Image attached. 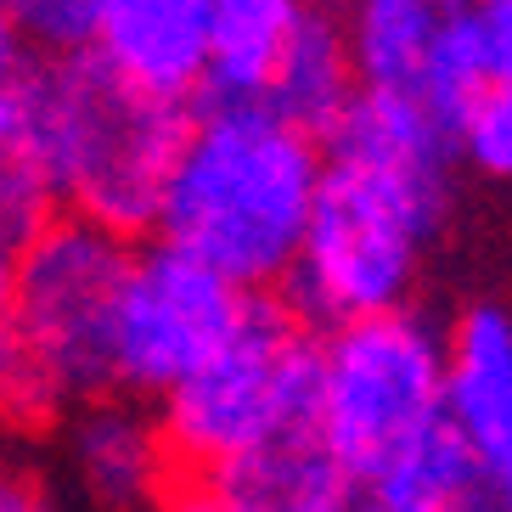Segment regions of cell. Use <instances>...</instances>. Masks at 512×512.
Returning <instances> with one entry per match:
<instances>
[{"mask_svg": "<svg viewBox=\"0 0 512 512\" xmlns=\"http://www.w3.org/2000/svg\"><path fill=\"white\" fill-rule=\"evenodd\" d=\"M456 164V130L417 91L361 85L327 136L316 214L282 282L293 316L327 332L406 304L428 242L445 231Z\"/></svg>", "mask_w": 512, "mask_h": 512, "instance_id": "6da1fadb", "label": "cell"}, {"mask_svg": "<svg viewBox=\"0 0 512 512\" xmlns=\"http://www.w3.org/2000/svg\"><path fill=\"white\" fill-rule=\"evenodd\" d=\"M327 175V141L271 102H197L158 237L248 293H282Z\"/></svg>", "mask_w": 512, "mask_h": 512, "instance_id": "7a4b0ae2", "label": "cell"}, {"mask_svg": "<svg viewBox=\"0 0 512 512\" xmlns=\"http://www.w3.org/2000/svg\"><path fill=\"white\" fill-rule=\"evenodd\" d=\"M141 242L62 209L6 254V411L17 428H62L119 389V299Z\"/></svg>", "mask_w": 512, "mask_h": 512, "instance_id": "3957f363", "label": "cell"}, {"mask_svg": "<svg viewBox=\"0 0 512 512\" xmlns=\"http://www.w3.org/2000/svg\"><path fill=\"white\" fill-rule=\"evenodd\" d=\"M181 479H220L242 456L321 422V332L282 293H259L242 332L158 400Z\"/></svg>", "mask_w": 512, "mask_h": 512, "instance_id": "277c9868", "label": "cell"}, {"mask_svg": "<svg viewBox=\"0 0 512 512\" xmlns=\"http://www.w3.org/2000/svg\"><path fill=\"white\" fill-rule=\"evenodd\" d=\"M445 394H451V332L422 321L411 304L321 332L316 428L361 484L451 422Z\"/></svg>", "mask_w": 512, "mask_h": 512, "instance_id": "5b68a950", "label": "cell"}, {"mask_svg": "<svg viewBox=\"0 0 512 512\" xmlns=\"http://www.w3.org/2000/svg\"><path fill=\"white\" fill-rule=\"evenodd\" d=\"M254 299L259 293L214 271L209 259L147 237L119 299V389L158 406L181 377L237 338Z\"/></svg>", "mask_w": 512, "mask_h": 512, "instance_id": "8992f818", "label": "cell"}, {"mask_svg": "<svg viewBox=\"0 0 512 512\" xmlns=\"http://www.w3.org/2000/svg\"><path fill=\"white\" fill-rule=\"evenodd\" d=\"M62 445H68V462H74L85 496L107 512L158 507L169 496V484L181 479L158 406L124 389L68 411Z\"/></svg>", "mask_w": 512, "mask_h": 512, "instance_id": "52a82bcc", "label": "cell"}, {"mask_svg": "<svg viewBox=\"0 0 512 512\" xmlns=\"http://www.w3.org/2000/svg\"><path fill=\"white\" fill-rule=\"evenodd\" d=\"M445 411L512 507V304L479 299L451 321Z\"/></svg>", "mask_w": 512, "mask_h": 512, "instance_id": "ba28073f", "label": "cell"}, {"mask_svg": "<svg viewBox=\"0 0 512 512\" xmlns=\"http://www.w3.org/2000/svg\"><path fill=\"white\" fill-rule=\"evenodd\" d=\"M214 0H107L96 57L152 96L197 102L209 79Z\"/></svg>", "mask_w": 512, "mask_h": 512, "instance_id": "9c48e42d", "label": "cell"}, {"mask_svg": "<svg viewBox=\"0 0 512 512\" xmlns=\"http://www.w3.org/2000/svg\"><path fill=\"white\" fill-rule=\"evenodd\" d=\"M361 68H355V51H349V29L344 17L327 12V0H310V12L299 17V29L287 40L282 62H276V79L265 102L293 119L299 130L327 141L338 130L355 96H361Z\"/></svg>", "mask_w": 512, "mask_h": 512, "instance_id": "30bf717a", "label": "cell"}, {"mask_svg": "<svg viewBox=\"0 0 512 512\" xmlns=\"http://www.w3.org/2000/svg\"><path fill=\"white\" fill-rule=\"evenodd\" d=\"M214 484L254 512H361V479L327 451L321 428L287 434L242 456Z\"/></svg>", "mask_w": 512, "mask_h": 512, "instance_id": "8fae6325", "label": "cell"}, {"mask_svg": "<svg viewBox=\"0 0 512 512\" xmlns=\"http://www.w3.org/2000/svg\"><path fill=\"white\" fill-rule=\"evenodd\" d=\"M361 512H512L456 422L434 428L417 451L361 484Z\"/></svg>", "mask_w": 512, "mask_h": 512, "instance_id": "7c38bea8", "label": "cell"}, {"mask_svg": "<svg viewBox=\"0 0 512 512\" xmlns=\"http://www.w3.org/2000/svg\"><path fill=\"white\" fill-rule=\"evenodd\" d=\"M310 0H214L209 79L197 102H265Z\"/></svg>", "mask_w": 512, "mask_h": 512, "instance_id": "4fadbf2b", "label": "cell"}, {"mask_svg": "<svg viewBox=\"0 0 512 512\" xmlns=\"http://www.w3.org/2000/svg\"><path fill=\"white\" fill-rule=\"evenodd\" d=\"M451 0H344L338 17L349 29V51L366 85L389 91H417L428 46L445 23Z\"/></svg>", "mask_w": 512, "mask_h": 512, "instance_id": "5bb4252c", "label": "cell"}, {"mask_svg": "<svg viewBox=\"0 0 512 512\" xmlns=\"http://www.w3.org/2000/svg\"><path fill=\"white\" fill-rule=\"evenodd\" d=\"M496 85V57H490V40H484L479 6L473 0H451L445 6V23H439L428 62H422L417 96L434 107L439 119L462 130V119L479 107V96Z\"/></svg>", "mask_w": 512, "mask_h": 512, "instance_id": "9a60e30c", "label": "cell"}, {"mask_svg": "<svg viewBox=\"0 0 512 512\" xmlns=\"http://www.w3.org/2000/svg\"><path fill=\"white\" fill-rule=\"evenodd\" d=\"M107 0H0L6 34L40 57H79L96 46Z\"/></svg>", "mask_w": 512, "mask_h": 512, "instance_id": "2e32d148", "label": "cell"}, {"mask_svg": "<svg viewBox=\"0 0 512 512\" xmlns=\"http://www.w3.org/2000/svg\"><path fill=\"white\" fill-rule=\"evenodd\" d=\"M462 164L496 186H512V79H496L456 130Z\"/></svg>", "mask_w": 512, "mask_h": 512, "instance_id": "e0dca14e", "label": "cell"}, {"mask_svg": "<svg viewBox=\"0 0 512 512\" xmlns=\"http://www.w3.org/2000/svg\"><path fill=\"white\" fill-rule=\"evenodd\" d=\"M158 512H254V507L231 501L214 479H175L169 484V496L158 501Z\"/></svg>", "mask_w": 512, "mask_h": 512, "instance_id": "ac0fdd59", "label": "cell"}, {"mask_svg": "<svg viewBox=\"0 0 512 512\" xmlns=\"http://www.w3.org/2000/svg\"><path fill=\"white\" fill-rule=\"evenodd\" d=\"M484 23V40H490V57H496V79H512V0H473Z\"/></svg>", "mask_w": 512, "mask_h": 512, "instance_id": "d6986e66", "label": "cell"}, {"mask_svg": "<svg viewBox=\"0 0 512 512\" xmlns=\"http://www.w3.org/2000/svg\"><path fill=\"white\" fill-rule=\"evenodd\" d=\"M0 512H51L46 484L29 479V473H12V479L0 484Z\"/></svg>", "mask_w": 512, "mask_h": 512, "instance_id": "ffe728a7", "label": "cell"}]
</instances>
